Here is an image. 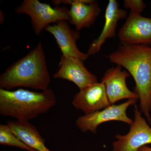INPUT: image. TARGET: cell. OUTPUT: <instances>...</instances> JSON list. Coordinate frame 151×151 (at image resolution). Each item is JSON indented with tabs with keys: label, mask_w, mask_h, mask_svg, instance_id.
<instances>
[{
	"label": "cell",
	"mask_w": 151,
	"mask_h": 151,
	"mask_svg": "<svg viewBox=\"0 0 151 151\" xmlns=\"http://www.w3.org/2000/svg\"><path fill=\"white\" fill-rule=\"evenodd\" d=\"M56 103V96L49 88L41 92L0 89V114L17 120L35 119L48 112Z\"/></svg>",
	"instance_id": "cell-3"
},
{
	"label": "cell",
	"mask_w": 151,
	"mask_h": 151,
	"mask_svg": "<svg viewBox=\"0 0 151 151\" xmlns=\"http://www.w3.org/2000/svg\"><path fill=\"white\" fill-rule=\"evenodd\" d=\"M52 2L55 6L70 5L68 22L78 31L94 24L101 12L99 4L94 0H53Z\"/></svg>",
	"instance_id": "cell-8"
},
{
	"label": "cell",
	"mask_w": 151,
	"mask_h": 151,
	"mask_svg": "<svg viewBox=\"0 0 151 151\" xmlns=\"http://www.w3.org/2000/svg\"><path fill=\"white\" fill-rule=\"evenodd\" d=\"M50 82L46 57L41 42L0 76V87L6 90L23 87L43 91L49 88Z\"/></svg>",
	"instance_id": "cell-2"
},
{
	"label": "cell",
	"mask_w": 151,
	"mask_h": 151,
	"mask_svg": "<svg viewBox=\"0 0 151 151\" xmlns=\"http://www.w3.org/2000/svg\"><path fill=\"white\" fill-rule=\"evenodd\" d=\"M121 45L151 47V18L130 12L118 32Z\"/></svg>",
	"instance_id": "cell-7"
},
{
	"label": "cell",
	"mask_w": 151,
	"mask_h": 151,
	"mask_svg": "<svg viewBox=\"0 0 151 151\" xmlns=\"http://www.w3.org/2000/svg\"><path fill=\"white\" fill-rule=\"evenodd\" d=\"M124 6L130 9L131 12L141 14L146 8V4L142 0H125Z\"/></svg>",
	"instance_id": "cell-16"
},
{
	"label": "cell",
	"mask_w": 151,
	"mask_h": 151,
	"mask_svg": "<svg viewBox=\"0 0 151 151\" xmlns=\"http://www.w3.org/2000/svg\"><path fill=\"white\" fill-rule=\"evenodd\" d=\"M77 110L89 114L103 110L111 105L106 94L105 85L102 82L91 84L79 90L72 101Z\"/></svg>",
	"instance_id": "cell-12"
},
{
	"label": "cell",
	"mask_w": 151,
	"mask_h": 151,
	"mask_svg": "<svg viewBox=\"0 0 151 151\" xmlns=\"http://www.w3.org/2000/svg\"><path fill=\"white\" fill-rule=\"evenodd\" d=\"M127 11L119 8L117 1H109L105 10L104 26L98 37L89 45L87 52L89 56L98 53L108 39L116 37L118 22L122 19L127 18Z\"/></svg>",
	"instance_id": "cell-13"
},
{
	"label": "cell",
	"mask_w": 151,
	"mask_h": 151,
	"mask_svg": "<svg viewBox=\"0 0 151 151\" xmlns=\"http://www.w3.org/2000/svg\"><path fill=\"white\" fill-rule=\"evenodd\" d=\"M12 132L31 148L37 151H51L35 127L29 121L17 120L7 124Z\"/></svg>",
	"instance_id": "cell-14"
},
{
	"label": "cell",
	"mask_w": 151,
	"mask_h": 151,
	"mask_svg": "<svg viewBox=\"0 0 151 151\" xmlns=\"http://www.w3.org/2000/svg\"><path fill=\"white\" fill-rule=\"evenodd\" d=\"M138 99H129L120 105H112L100 111L80 116L76 121V126L82 132L88 131L93 134L97 133L99 125L111 121L124 122L131 126L134 120L127 116V109L131 105H134Z\"/></svg>",
	"instance_id": "cell-5"
},
{
	"label": "cell",
	"mask_w": 151,
	"mask_h": 151,
	"mask_svg": "<svg viewBox=\"0 0 151 151\" xmlns=\"http://www.w3.org/2000/svg\"><path fill=\"white\" fill-rule=\"evenodd\" d=\"M18 14L30 17L35 33L39 35L44 29L53 23L69 20V9L65 6H55L40 2L38 0H24L14 9Z\"/></svg>",
	"instance_id": "cell-4"
},
{
	"label": "cell",
	"mask_w": 151,
	"mask_h": 151,
	"mask_svg": "<svg viewBox=\"0 0 151 151\" xmlns=\"http://www.w3.org/2000/svg\"><path fill=\"white\" fill-rule=\"evenodd\" d=\"M139 151H151V147L147 146H145L141 147Z\"/></svg>",
	"instance_id": "cell-17"
},
{
	"label": "cell",
	"mask_w": 151,
	"mask_h": 151,
	"mask_svg": "<svg viewBox=\"0 0 151 151\" xmlns=\"http://www.w3.org/2000/svg\"><path fill=\"white\" fill-rule=\"evenodd\" d=\"M59 66L53 77L71 81L78 86L79 90L98 82L97 76L87 70L84 61L81 59L62 55Z\"/></svg>",
	"instance_id": "cell-9"
},
{
	"label": "cell",
	"mask_w": 151,
	"mask_h": 151,
	"mask_svg": "<svg viewBox=\"0 0 151 151\" xmlns=\"http://www.w3.org/2000/svg\"><path fill=\"white\" fill-rule=\"evenodd\" d=\"M0 144L17 147L27 151H37L27 145L12 132L8 125L0 124Z\"/></svg>",
	"instance_id": "cell-15"
},
{
	"label": "cell",
	"mask_w": 151,
	"mask_h": 151,
	"mask_svg": "<svg viewBox=\"0 0 151 151\" xmlns=\"http://www.w3.org/2000/svg\"><path fill=\"white\" fill-rule=\"evenodd\" d=\"M107 58L110 62L124 68L132 76L141 112L151 124V47L120 45Z\"/></svg>",
	"instance_id": "cell-1"
},
{
	"label": "cell",
	"mask_w": 151,
	"mask_h": 151,
	"mask_svg": "<svg viewBox=\"0 0 151 151\" xmlns=\"http://www.w3.org/2000/svg\"><path fill=\"white\" fill-rule=\"evenodd\" d=\"M130 76L128 71H123L122 66L119 65L111 68L104 73L101 82L105 85L107 97L111 105L123 99H139L137 92H132L127 86L126 81Z\"/></svg>",
	"instance_id": "cell-11"
},
{
	"label": "cell",
	"mask_w": 151,
	"mask_h": 151,
	"mask_svg": "<svg viewBox=\"0 0 151 151\" xmlns=\"http://www.w3.org/2000/svg\"><path fill=\"white\" fill-rule=\"evenodd\" d=\"M117 140L112 143V151H139L142 147L151 144V127L135 106L134 119L127 134H116Z\"/></svg>",
	"instance_id": "cell-6"
},
{
	"label": "cell",
	"mask_w": 151,
	"mask_h": 151,
	"mask_svg": "<svg viewBox=\"0 0 151 151\" xmlns=\"http://www.w3.org/2000/svg\"><path fill=\"white\" fill-rule=\"evenodd\" d=\"M45 30L54 36L62 55L73 57L83 61L89 57L87 53L80 51L77 46L76 42L80 38V32L72 29L67 21H60L52 25H50Z\"/></svg>",
	"instance_id": "cell-10"
}]
</instances>
